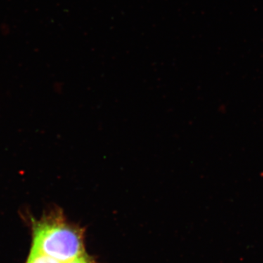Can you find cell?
<instances>
[{"instance_id":"cell-2","label":"cell","mask_w":263,"mask_h":263,"mask_svg":"<svg viewBox=\"0 0 263 263\" xmlns=\"http://www.w3.org/2000/svg\"><path fill=\"white\" fill-rule=\"evenodd\" d=\"M27 263H60L57 262L55 259L44 255V254L40 253L36 250L32 249L30 255H29L28 260Z\"/></svg>"},{"instance_id":"cell-3","label":"cell","mask_w":263,"mask_h":263,"mask_svg":"<svg viewBox=\"0 0 263 263\" xmlns=\"http://www.w3.org/2000/svg\"><path fill=\"white\" fill-rule=\"evenodd\" d=\"M67 263H92L90 261L89 257L86 255V254H84V255L81 256L79 258L74 259V260L71 261L70 262Z\"/></svg>"},{"instance_id":"cell-1","label":"cell","mask_w":263,"mask_h":263,"mask_svg":"<svg viewBox=\"0 0 263 263\" xmlns=\"http://www.w3.org/2000/svg\"><path fill=\"white\" fill-rule=\"evenodd\" d=\"M32 249L60 263L70 262L85 253L81 228L70 224L56 210L33 221Z\"/></svg>"}]
</instances>
